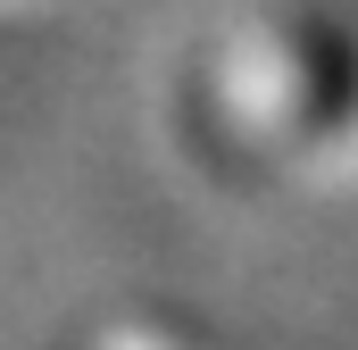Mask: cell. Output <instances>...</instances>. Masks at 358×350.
Masks as SVG:
<instances>
[{"label": "cell", "instance_id": "1", "mask_svg": "<svg viewBox=\"0 0 358 350\" xmlns=\"http://www.w3.org/2000/svg\"><path fill=\"white\" fill-rule=\"evenodd\" d=\"M350 117H358V50L317 17L242 34L200 76V134L225 142V159L242 167H283L317 150L325 134H342Z\"/></svg>", "mask_w": 358, "mask_h": 350}, {"label": "cell", "instance_id": "2", "mask_svg": "<svg viewBox=\"0 0 358 350\" xmlns=\"http://www.w3.org/2000/svg\"><path fill=\"white\" fill-rule=\"evenodd\" d=\"M117 350H183V342H117Z\"/></svg>", "mask_w": 358, "mask_h": 350}]
</instances>
